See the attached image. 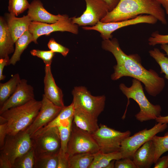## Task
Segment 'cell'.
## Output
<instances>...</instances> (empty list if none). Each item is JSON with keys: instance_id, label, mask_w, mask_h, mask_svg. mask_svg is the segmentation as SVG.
Masks as SVG:
<instances>
[{"instance_id": "43", "label": "cell", "mask_w": 168, "mask_h": 168, "mask_svg": "<svg viewBox=\"0 0 168 168\" xmlns=\"http://www.w3.org/2000/svg\"><path fill=\"white\" fill-rule=\"evenodd\" d=\"M165 9L166 13L168 14V0H155Z\"/></svg>"}, {"instance_id": "38", "label": "cell", "mask_w": 168, "mask_h": 168, "mask_svg": "<svg viewBox=\"0 0 168 168\" xmlns=\"http://www.w3.org/2000/svg\"><path fill=\"white\" fill-rule=\"evenodd\" d=\"M7 124L6 123H0V149L1 150L4 145L7 135Z\"/></svg>"}, {"instance_id": "10", "label": "cell", "mask_w": 168, "mask_h": 168, "mask_svg": "<svg viewBox=\"0 0 168 168\" xmlns=\"http://www.w3.org/2000/svg\"><path fill=\"white\" fill-rule=\"evenodd\" d=\"M32 147L31 136L25 130L15 135H7L0 153L8 159L13 166L17 158L27 152Z\"/></svg>"}, {"instance_id": "44", "label": "cell", "mask_w": 168, "mask_h": 168, "mask_svg": "<svg viewBox=\"0 0 168 168\" xmlns=\"http://www.w3.org/2000/svg\"><path fill=\"white\" fill-rule=\"evenodd\" d=\"M157 123L168 124V115L166 116H160L157 117L155 119Z\"/></svg>"}, {"instance_id": "28", "label": "cell", "mask_w": 168, "mask_h": 168, "mask_svg": "<svg viewBox=\"0 0 168 168\" xmlns=\"http://www.w3.org/2000/svg\"><path fill=\"white\" fill-rule=\"evenodd\" d=\"M36 159L33 147L30 151L15 159L12 168H34Z\"/></svg>"}, {"instance_id": "37", "label": "cell", "mask_w": 168, "mask_h": 168, "mask_svg": "<svg viewBox=\"0 0 168 168\" xmlns=\"http://www.w3.org/2000/svg\"><path fill=\"white\" fill-rule=\"evenodd\" d=\"M58 168H68V156L66 153L63 154L60 150L58 154Z\"/></svg>"}, {"instance_id": "34", "label": "cell", "mask_w": 168, "mask_h": 168, "mask_svg": "<svg viewBox=\"0 0 168 168\" xmlns=\"http://www.w3.org/2000/svg\"><path fill=\"white\" fill-rule=\"evenodd\" d=\"M47 46L52 52L60 53L64 57L67 55L69 51V49L58 43L53 38L49 39Z\"/></svg>"}, {"instance_id": "30", "label": "cell", "mask_w": 168, "mask_h": 168, "mask_svg": "<svg viewBox=\"0 0 168 168\" xmlns=\"http://www.w3.org/2000/svg\"><path fill=\"white\" fill-rule=\"evenodd\" d=\"M149 53L160 66V73H164L165 77L168 80V57L157 48L149 50Z\"/></svg>"}, {"instance_id": "1", "label": "cell", "mask_w": 168, "mask_h": 168, "mask_svg": "<svg viewBox=\"0 0 168 168\" xmlns=\"http://www.w3.org/2000/svg\"><path fill=\"white\" fill-rule=\"evenodd\" d=\"M102 47L111 52L116 61V64L113 67L114 72L111 76L112 80H117L124 77L137 79L144 85L148 94L154 97L163 91L165 86L164 79L154 70L145 68L137 54H126L121 49L116 38L103 40Z\"/></svg>"}, {"instance_id": "29", "label": "cell", "mask_w": 168, "mask_h": 168, "mask_svg": "<svg viewBox=\"0 0 168 168\" xmlns=\"http://www.w3.org/2000/svg\"><path fill=\"white\" fill-rule=\"evenodd\" d=\"M155 147L154 163L164 153L168 151V132L163 136L155 135L152 139Z\"/></svg>"}, {"instance_id": "24", "label": "cell", "mask_w": 168, "mask_h": 168, "mask_svg": "<svg viewBox=\"0 0 168 168\" xmlns=\"http://www.w3.org/2000/svg\"><path fill=\"white\" fill-rule=\"evenodd\" d=\"M122 158V154L120 151L103 153L99 151L94 154L93 160L89 168H107L112 161Z\"/></svg>"}, {"instance_id": "2", "label": "cell", "mask_w": 168, "mask_h": 168, "mask_svg": "<svg viewBox=\"0 0 168 168\" xmlns=\"http://www.w3.org/2000/svg\"><path fill=\"white\" fill-rule=\"evenodd\" d=\"M142 14L153 16L162 24H167L165 11L155 0H120L116 7L100 21L104 23L123 21Z\"/></svg>"}, {"instance_id": "17", "label": "cell", "mask_w": 168, "mask_h": 168, "mask_svg": "<svg viewBox=\"0 0 168 168\" xmlns=\"http://www.w3.org/2000/svg\"><path fill=\"white\" fill-rule=\"evenodd\" d=\"M27 15L32 21L49 24L56 23L68 16L60 14L55 15L50 13L44 7L40 0H33L30 3Z\"/></svg>"}, {"instance_id": "42", "label": "cell", "mask_w": 168, "mask_h": 168, "mask_svg": "<svg viewBox=\"0 0 168 168\" xmlns=\"http://www.w3.org/2000/svg\"><path fill=\"white\" fill-rule=\"evenodd\" d=\"M107 5L109 11L114 9L118 4L120 0H104Z\"/></svg>"}, {"instance_id": "20", "label": "cell", "mask_w": 168, "mask_h": 168, "mask_svg": "<svg viewBox=\"0 0 168 168\" xmlns=\"http://www.w3.org/2000/svg\"><path fill=\"white\" fill-rule=\"evenodd\" d=\"M8 29L7 21L0 17V58L9 56L14 53L15 44Z\"/></svg>"}, {"instance_id": "12", "label": "cell", "mask_w": 168, "mask_h": 168, "mask_svg": "<svg viewBox=\"0 0 168 168\" xmlns=\"http://www.w3.org/2000/svg\"><path fill=\"white\" fill-rule=\"evenodd\" d=\"M28 30L33 36V42L37 44V40L39 37L43 35H49L55 31H68L77 34L78 33V26L73 23L71 18L68 16L52 24L32 21Z\"/></svg>"}, {"instance_id": "7", "label": "cell", "mask_w": 168, "mask_h": 168, "mask_svg": "<svg viewBox=\"0 0 168 168\" xmlns=\"http://www.w3.org/2000/svg\"><path fill=\"white\" fill-rule=\"evenodd\" d=\"M131 132H121L100 124L98 129L91 134L97 143L100 151L103 153L119 151L124 140L130 136Z\"/></svg>"}, {"instance_id": "16", "label": "cell", "mask_w": 168, "mask_h": 168, "mask_svg": "<svg viewBox=\"0 0 168 168\" xmlns=\"http://www.w3.org/2000/svg\"><path fill=\"white\" fill-rule=\"evenodd\" d=\"M44 70V95L55 105L64 107L63 92L55 82L51 72V65H45Z\"/></svg>"}, {"instance_id": "21", "label": "cell", "mask_w": 168, "mask_h": 168, "mask_svg": "<svg viewBox=\"0 0 168 168\" xmlns=\"http://www.w3.org/2000/svg\"><path fill=\"white\" fill-rule=\"evenodd\" d=\"M73 122L78 128L91 134L99 127L97 118L79 109H75Z\"/></svg>"}, {"instance_id": "9", "label": "cell", "mask_w": 168, "mask_h": 168, "mask_svg": "<svg viewBox=\"0 0 168 168\" xmlns=\"http://www.w3.org/2000/svg\"><path fill=\"white\" fill-rule=\"evenodd\" d=\"M100 151L91 134L80 129L73 122L67 153L68 157L73 155L88 153L95 154Z\"/></svg>"}, {"instance_id": "5", "label": "cell", "mask_w": 168, "mask_h": 168, "mask_svg": "<svg viewBox=\"0 0 168 168\" xmlns=\"http://www.w3.org/2000/svg\"><path fill=\"white\" fill-rule=\"evenodd\" d=\"M72 93L75 109L81 110L96 118L103 111L106 97L92 96L83 86L74 87Z\"/></svg>"}, {"instance_id": "13", "label": "cell", "mask_w": 168, "mask_h": 168, "mask_svg": "<svg viewBox=\"0 0 168 168\" xmlns=\"http://www.w3.org/2000/svg\"><path fill=\"white\" fill-rule=\"evenodd\" d=\"M86 10L79 17L71 18L73 23L82 26L96 25L109 12L104 0H85Z\"/></svg>"}, {"instance_id": "33", "label": "cell", "mask_w": 168, "mask_h": 168, "mask_svg": "<svg viewBox=\"0 0 168 168\" xmlns=\"http://www.w3.org/2000/svg\"><path fill=\"white\" fill-rule=\"evenodd\" d=\"M30 54L42 59L45 65H51L55 53L51 50L44 51L34 49L30 52Z\"/></svg>"}, {"instance_id": "14", "label": "cell", "mask_w": 168, "mask_h": 168, "mask_svg": "<svg viewBox=\"0 0 168 168\" xmlns=\"http://www.w3.org/2000/svg\"><path fill=\"white\" fill-rule=\"evenodd\" d=\"M41 101V106L37 116L32 123L26 129L31 137L52 121L63 108L54 104L44 94Z\"/></svg>"}, {"instance_id": "25", "label": "cell", "mask_w": 168, "mask_h": 168, "mask_svg": "<svg viewBox=\"0 0 168 168\" xmlns=\"http://www.w3.org/2000/svg\"><path fill=\"white\" fill-rule=\"evenodd\" d=\"M21 79L19 74L16 73L7 82L0 83V106L14 93Z\"/></svg>"}, {"instance_id": "3", "label": "cell", "mask_w": 168, "mask_h": 168, "mask_svg": "<svg viewBox=\"0 0 168 168\" xmlns=\"http://www.w3.org/2000/svg\"><path fill=\"white\" fill-rule=\"evenodd\" d=\"M41 104V101L34 99L0 114V123H6L7 135H15L26 130L37 116Z\"/></svg>"}, {"instance_id": "19", "label": "cell", "mask_w": 168, "mask_h": 168, "mask_svg": "<svg viewBox=\"0 0 168 168\" xmlns=\"http://www.w3.org/2000/svg\"><path fill=\"white\" fill-rule=\"evenodd\" d=\"M6 17L8 29L15 43L25 32L28 30L32 21L27 15L17 17L9 13L6 14Z\"/></svg>"}, {"instance_id": "31", "label": "cell", "mask_w": 168, "mask_h": 168, "mask_svg": "<svg viewBox=\"0 0 168 168\" xmlns=\"http://www.w3.org/2000/svg\"><path fill=\"white\" fill-rule=\"evenodd\" d=\"M30 6L27 0H9L8 11L16 16L28 9Z\"/></svg>"}, {"instance_id": "40", "label": "cell", "mask_w": 168, "mask_h": 168, "mask_svg": "<svg viewBox=\"0 0 168 168\" xmlns=\"http://www.w3.org/2000/svg\"><path fill=\"white\" fill-rule=\"evenodd\" d=\"M10 59L9 56L4 58H0V80H4L6 76L3 75V72L4 67L9 65Z\"/></svg>"}, {"instance_id": "35", "label": "cell", "mask_w": 168, "mask_h": 168, "mask_svg": "<svg viewBox=\"0 0 168 168\" xmlns=\"http://www.w3.org/2000/svg\"><path fill=\"white\" fill-rule=\"evenodd\" d=\"M148 42L149 45L152 46L157 44H168V35H161L156 31L152 33L148 39Z\"/></svg>"}, {"instance_id": "41", "label": "cell", "mask_w": 168, "mask_h": 168, "mask_svg": "<svg viewBox=\"0 0 168 168\" xmlns=\"http://www.w3.org/2000/svg\"><path fill=\"white\" fill-rule=\"evenodd\" d=\"M12 165L8 159L3 154L0 153V168H12Z\"/></svg>"}, {"instance_id": "23", "label": "cell", "mask_w": 168, "mask_h": 168, "mask_svg": "<svg viewBox=\"0 0 168 168\" xmlns=\"http://www.w3.org/2000/svg\"><path fill=\"white\" fill-rule=\"evenodd\" d=\"M74 110V107L72 102L69 105L65 106L52 121L36 132L33 135L41 133L51 128L58 127L63 121L73 117Z\"/></svg>"}, {"instance_id": "8", "label": "cell", "mask_w": 168, "mask_h": 168, "mask_svg": "<svg viewBox=\"0 0 168 168\" xmlns=\"http://www.w3.org/2000/svg\"><path fill=\"white\" fill-rule=\"evenodd\" d=\"M167 127V124L157 123L150 129L146 128L125 139L121 143L119 150L122 158L132 159L134 154L140 147L157 134L165 131Z\"/></svg>"}, {"instance_id": "36", "label": "cell", "mask_w": 168, "mask_h": 168, "mask_svg": "<svg viewBox=\"0 0 168 168\" xmlns=\"http://www.w3.org/2000/svg\"><path fill=\"white\" fill-rule=\"evenodd\" d=\"M115 168H137L133 159L126 158L116 160L114 163Z\"/></svg>"}, {"instance_id": "32", "label": "cell", "mask_w": 168, "mask_h": 168, "mask_svg": "<svg viewBox=\"0 0 168 168\" xmlns=\"http://www.w3.org/2000/svg\"><path fill=\"white\" fill-rule=\"evenodd\" d=\"M58 154L36 158L34 168H58Z\"/></svg>"}, {"instance_id": "22", "label": "cell", "mask_w": 168, "mask_h": 168, "mask_svg": "<svg viewBox=\"0 0 168 168\" xmlns=\"http://www.w3.org/2000/svg\"><path fill=\"white\" fill-rule=\"evenodd\" d=\"M33 41V38L29 30L26 31L15 42V49L10 59L9 65H15L20 59L21 56L28 45Z\"/></svg>"}, {"instance_id": "15", "label": "cell", "mask_w": 168, "mask_h": 168, "mask_svg": "<svg viewBox=\"0 0 168 168\" xmlns=\"http://www.w3.org/2000/svg\"><path fill=\"white\" fill-rule=\"evenodd\" d=\"M35 99L33 87L25 79H21L12 95L0 106V114L6 110L24 104Z\"/></svg>"}, {"instance_id": "27", "label": "cell", "mask_w": 168, "mask_h": 168, "mask_svg": "<svg viewBox=\"0 0 168 168\" xmlns=\"http://www.w3.org/2000/svg\"><path fill=\"white\" fill-rule=\"evenodd\" d=\"M73 117L63 121L58 127L61 141L60 150L63 154L67 153L68 144L70 136Z\"/></svg>"}, {"instance_id": "18", "label": "cell", "mask_w": 168, "mask_h": 168, "mask_svg": "<svg viewBox=\"0 0 168 168\" xmlns=\"http://www.w3.org/2000/svg\"><path fill=\"white\" fill-rule=\"evenodd\" d=\"M155 154V145L151 139L135 152L132 159L137 168H150L154 163Z\"/></svg>"}, {"instance_id": "11", "label": "cell", "mask_w": 168, "mask_h": 168, "mask_svg": "<svg viewBox=\"0 0 168 168\" xmlns=\"http://www.w3.org/2000/svg\"><path fill=\"white\" fill-rule=\"evenodd\" d=\"M157 21L153 16L141 15L133 19L121 21L104 23L99 21L94 26H84L82 28L86 30H93L99 32L103 39L105 40L112 39L113 32L123 27L142 23L154 24Z\"/></svg>"}, {"instance_id": "6", "label": "cell", "mask_w": 168, "mask_h": 168, "mask_svg": "<svg viewBox=\"0 0 168 168\" xmlns=\"http://www.w3.org/2000/svg\"><path fill=\"white\" fill-rule=\"evenodd\" d=\"M31 137L36 158L58 154L60 150L61 141L57 127Z\"/></svg>"}, {"instance_id": "4", "label": "cell", "mask_w": 168, "mask_h": 168, "mask_svg": "<svg viewBox=\"0 0 168 168\" xmlns=\"http://www.w3.org/2000/svg\"><path fill=\"white\" fill-rule=\"evenodd\" d=\"M141 82L133 78L130 87H128L121 83L119 85V88L128 99L127 107L130 99L134 100L138 105L140 111L135 115L137 120L141 122L155 120L161 115V107L159 105H153L149 102L144 94Z\"/></svg>"}, {"instance_id": "39", "label": "cell", "mask_w": 168, "mask_h": 168, "mask_svg": "<svg viewBox=\"0 0 168 168\" xmlns=\"http://www.w3.org/2000/svg\"><path fill=\"white\" fill-rule=\"evenodd\" d=\"M154 168H168V154L160 157L155 163Z\"/></svg>"}, {"instance_id": "26", "label": "cell", "mask_w": 168, "mask_h": 168, "mask_svg": "<svg viewBox=\"0 0 168 168\" xmlns=\"http://www.w3.org/2000/svg\"><path fill=\"white\" fill-rule=\"evenodd\" d=\"M94 154L81 153L69 156L68 168H89L93 160Z\"/></svg>"}, {"instance_id": "45", "label": "cell", "mask_w": 168, "mask_h": 168, "mask_svg": "<svg viewBox=\"0 0 168 168\" xmlns=\"http://www.w3.org/2000/svg\"><path fill=\"white\" fill-rule=\"evenodd\" d=\"M161 48L165 52L168 57V44H161Z\"/></svg>"}]
</instances>
